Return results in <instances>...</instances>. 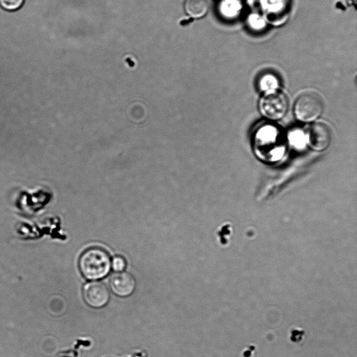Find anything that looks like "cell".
<instances>
[{
  "instance_id": "cell-1",
  "label": "cell",
  "mask_w": 357,
  "mask_h": 357,
  "mask_svg": "<svg viewBox=\"0 0 357 357\" xmlns=\"http://www.w3.org/2000/svg\"><path fill=\"white\" fill-rule=\"evenodd\" d=\"M111 264L109 255L100 248L86 250L82 253L79 261L81 273L90 280L105 277L109 273Z\"/></svg>"
},
{
  "instance_id": "cell-2",
  "label": "cell",
  "mask_w": 357,
  "mask_h": 357,
  "mask_svg": "<svg viewBox=\"0 0 357 357\" xmlns=\"http://www.w3.org/2000/svg\"><path fill=\"white\" fill-rule=\"evenodd\" d=\"M324 109V100L315 91H304L298 96L295 101V115L298 120L303 122L315 120L322 114Z\"/></svg>"
},
{
  "instance_id": "cell-3",
  "label": "cell",
  "mask_w": 357,
  "mask_h": 357,
  "mask_svg": "<svg viewBox=\"0 0 357 357\" xmlns=\"http://www.w3.org/2000/svg\"><path fill=\"white\" fill-rule=\"evenodd\" d=\"M288 107L287 96L275 90L266 93L259 103L261 114L271 120L282 119L287 113Z\"/></svg>"
},
{
  "instance_id": "cell-4",
  "label": "cell",
  "mask_w": 357,
  "mask_h": 357,
  "mask_svg": "<svg viewBox=\"0 0 357 357\" xmlns=\"http://www.w3.org/2000/svg\"><path fill=\"white\" fill-rule=\"evenodd\" d=\"M333 140V132L329 126L323 122H317L311 125L307 131V142L315 151L326 149Z\"/></svg>"
},
{
  "instance_id": "cell-5",
  "label": "cell",
  "mask_w": 357,
  "mask_h": 357,
  "mask_svg": "<svg viewBox=\"0 0 357 357\" xmlns=\"http://www.w3.org/2000/svg\"><path fill=\"white\" fill-rule=\"evenodd\" d=\"M83 296L86 303L93 308L105 306L109 299V292L107 287L99 282H93L85 285Z\"/></svg>"
},
{
  "instance_id": "cell-6",
  "label": "cell",
  "mask_w": 357,
  "mask_h": 357,
  "mask_svg": "<svg viewBox=\"0 0 357 357\" xmlns=\"http://www.w3.org/2000/svg\"><path fill=\"white\" fill-rule=\"evenodd\" d=\"M109 284L114 294L126 297L132 294L136 282L132 275L121 271L112 275Z\"/></svg>"
},
{
  "instance_id": "cell-7",
  "label": "cell",
  "mask_w": 357,
  "mask_h": 357,
  "mask_svg": "<svg viewBox=\"0 0 357 357\" xmlns=\"http://www.w3.org/2000/svg\"><path fill=\"white\" fill-rule=\"evenodd\" d=\"M184 8L188 15L194 18L204 16L209 8L208 0H187Z\"/></svg>"
},
{
  "instance_id": "cell-8",
  "label": "cell",
  "mask_w": 357,
  "mask_h": 357,
  "mask_svg": "<svg viewBox=\"0 0 357 357\" xmlns=\"http://www.w3.org/2000/svg\"><path fill=\"white\" fill-rule=\"evenodd\" d=\"M259 84L261 89L269 92L275 90L278 87V81L274 75L267 74L263 76L260 80Z\"/></svg>"
},
{
  "instance_id": "cell-9",
  "label": "cell",
  "mask_w": 357,
  "mask_h": 357,
  "mask_svg": "<svg viewBox=\"0 0 357 357\" xmlns=\"http://www.w3.org/2000/svg\"><path fill=\"white\" fill-rule=\"evenodd\" d=\"M24 0H0V5L8 10H15L22 6Z\"/></svg>"
},
{
  "instance_id": "cell-10",
  "label": "cell",
  "mask_w": 357,
  "mask_h": 357,
  "mask_svg": "<svg viewBox=\"0 0 357 357\" xmlns=\"http://www.w3.org/2000/svg\"><path fill=\"white\" fill-rule=\"evenodd\" d=\"M112 266L114 271L121 272L125 268L126 264L122 257L117 256L113 259Z\"/></svg>"
}]
</instances>
